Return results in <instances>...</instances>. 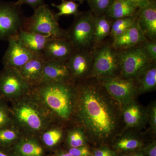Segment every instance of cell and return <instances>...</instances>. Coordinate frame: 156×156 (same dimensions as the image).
Wrapping results in <instances>:
<instances>
[{
    "label": "cell",
    "instance_id": "cell-1",
    "mask_svg": "<svg viewBox=\"0 0 156 156\" xmlns=\"http://www.w3.org/2000/svg\"><path fill=\"white\" fill-rule=\"evenodd\" d=\"M96 81L95 83L83 82L76 86L80 97L78 112L89 133L98 138H106L116 128V116Z\"/></svg>",
    "mask_w": 156,
    "mask_h": 156
},
{
    "label": "cell",
    "instance_id": "cell-2",
    "mask_svg": "<svg viewBox=\"0 0 156 156\" xmlns=\"http://www.w3.org/2000/svg\"><path fill=\"white\" fill-rule=\"evenodd\" d=\"M34 90L47 109L63 119H69L72 111V97L75 91L73 83H41L35 86Z\"/></svg>",
    "mask_w": 156,
    "mask_h": 156
},
{
    "label": "cell",
    "instance_id": "cell-3",
    "mask_svg": "<svg viewBox=\"0 0 156 156\" xmlns=\"http://www.w3.org/2000/svg\"><path fill=\"white\" fill-rule=\"evenodd\" d=\"M30 17H26L22 29L26 31L44 35L52 38H66V30L60 27L55 13L48 5L35 9Z\"/></svg>",
    "mask_w": 156,
    "mask_h": 156
},
{
    "label": "cell",
    "instance_id": "cell-4",
    "mask_svg": "<svg viewBox=\"0 0 156 156\" xmlns=\"http://www.w3.org/2000/svg\"><path fill=\"white\" fill-rule=\"evenodd\" d=\"M92 51L94 59L89 78L119 77V50L113 47L111 39H107Z\"/></svg>",
    "mask_w": 156,
    "mask_h": 156
},
{
    "label": "cell",
    "instance_id": "cell-5",
    "mask_svg": "<svg viewBox=\"0 0 156 156\" xmlns=\"http://www.w3.org/2000/svg\"><path fill=\"white\" fill-rule=\"evenodd\" d=\"M95 16L90 10L80 11L66 30V38L76 50H91L93 47Z\"/></svg>",
    "mask_w": 156,
    "mask_h": 156
},
{
    "label": "cell",
    "instance_id": "cell-6",
    "mask_svg": "<svg viewBox=\"0 0 156 156\" xmlns=\"http://www.w3.org/2000/svg\"><path fill=\"white\" fill-rule=\"evenodd\" d=\"M44 110L38 104L29 99L20 101L14 108L13 112L18 122L30 131H41L48 123Z\"/></svg>",
    "mask_w": 156,
    "mask_h": 156
},
{
    "label": "cell",
    "instance_id": "cell-7",
    "mask_svg": "<svg viewBox=\"0 0 156 156\" xmlns=\"http://www.w3.org/2000/svg\"><path fill=\"white\" fill-rule=\"evenodd\" d=\"M25 18L16 2L0 4V39L9 41L17 37Z\"/></svg>",
    "mask_w": 156,
    "mask_h": 156
},
{
    "label": "cell",
    "instance_id": "cell-8",
    "mask_svg": "<svg viewBox=\"0 0 156 156\" xmlns=\"http://www.w3.org/2000/svg\"><path fill=\"white\" fill-rule=\"evenodd\" d=\"M119 77L134 79L143 69L153 62L147 58L139 45L119 50Z\"/></svg>",
    "mask_w": 156,
    "mask_h": 156
},
{
    "label": "cell",
    "instance_id": "cell-9",
    "mask_svg": "<svg viewBox=\"0 0 156 156\" xmlns=\"http://www.w3.org/2000/svg\"><path fill=\"white\" fill-rule=\"evenodd\" d=\"M96 79L104 90L120 104L125 106L132 102L137 93V89L133 79L108 77Z\"/></svg>",
    "mask_w": 156,
    "mask_h": 156
},
{
    "label": "cell",
    "instance_id": "cell-10",
    "mask_svg": "<svg viewBox=\"0 0 156 156\" xmlns=\"http://www.w3.org/2000/svg\"><path fill=\"white\" fill-rule=\"evenodd\" d=\"M19 70L5 67L0 73V99H13L22 96L32 88Z\"/></svg>",
    "mask_w": 156,
    "mask_h": 156
},
{
    "label": "cell",
    "instance_id": "cell-11",
    "mask_svg": "<svg viewBox=\"0 0 156 156\" xmlns=\"http://www.w3.org/2000/svg\"><path fill=\"white\" fill-rule=\"evenodd\" d=\"M93 59L92 50H75L67 61L73 83L75 80L89 78L92 71Z\"/></svg>",
    "mask_w": 156,
    "mask_h": 156
},
{
    "label": "cell",
    "instance_id": "cell-12",
    "mask_svg": "<svg viewBox=\"0 0 156 156\" xmlns=\"http://www.w3.org/2000/svg\"><path fill=\"white\" fill-rule=\"evenodd\" d=\"M8 41L9 47L3 58L5 67L19 69L32 58L39 56L26 48L17 37Z\"/></svg>",
    "mask_w": 156,
    "mask_h": 156
},
{
    "label": "cell",
    "instance_id": "cell-13",
    "mask_svg": "<svg viewBox=\"0 0 156 156\" xmlns=\"http://www.w3.org/2000/svg\"><path fill=\"white\" fill-rule=\"evenodd\" d=\"M73 83L67 61H46L40 83Z\"/></svg>",
    "mask_w": 156,
    "mask_h": 156
},
{
    "label": "cell",
    "instance_id": "cell-14",
    "mask_svg": "<svg viewBox=\"0 0 156 156\" xmlns=\"http://www.w3.org/2000/svg\"><path fill=\"white\" fill-rule=\"evenodd\" d=\"M136 18L146 38L156 41V1L139 8Z\"/></svg>",
    "mask_w": 156,
    "mask_h": 156
},
{
    "label": "cell",
    "instance_id": "cell-15",
    "mask_svg": "<svg viewBox=\"0 0 156 156\" xmlns=\"http://www.w3.org/2000/svg\"><path fill=\"white\" fill-rule=\"evenodd\" d=\"M75 51L66 38H51L45 48L43 56L45 60L67 61Z\"/></svg>",
    "mask_w": 156,
    "mask_h": 156
},
{
    "label": "cell",
    "instance_id": "cell-16",
    "mask_svg": "<svg viewBox=\"0 0 156 156\" xmlns=\"http://www.w3.org/2000/svg\"><path fill=\"white\" fill-rule=\"evenodd\" d=\"M147 40L139 27L136 18L131 27L122 34L112 41V44L117 50H124L139 45Z\"/></svg>",
    "mask_w": 156,
    "mask_h": 156
},
{
    "label": "cell",
    "instance_id": "cell-17",
    "mask_svg": "<svg viewBox=\"0 0 156 156\" xmlns=\"http://www.w3.org/2000/svg\"><path fill=\"white\" fill-rule=\"evenodd\" d=\"M46 62L43 56H37L18 69L23 79L32 87L40 83Z\"/></svg>",
    "mask_w": 156,
    "mask_h": 156
},
{
    "label": "cell",
    "instance_id": "cell-18",
    "mask_svg": "<svg viewBox=\"0 0 156 156\" xmlns=\"http://www.w3.org/2000/svg\"><path fill=\"white\" fill-rule=\"evenodd\" d=\"M17 37L26 48L35 54L41 56H43L46 45L52 38L44 35L26 31L22 29L20 31Z\"/></svg>",
    "mask_w": 156,
    "mask_h": 156
},
{
    "label": "cell",
    "instance_id": "cell-19",
    "mask_svg": "<svg viewBox=\"0 0 156 156\" xmlns=\"http://www.w3.org/2000/svg\"><path fill=\"white\" fill-rule=\"evenodd\" d=\"M137 92L151 91L156 87V62L148 65L134 79Z\"/></svg>",
    "mask_w": 156,
    "mask_h": 156
},
{
    "label": "cell",
    "instance_id": "cell-20",
    "mask_svg": "<svg viewBox=\"0 0 156 156\" xmlns=\"http://www.w3.org/2000/svg\"><path fill=\"white\" fill-rule=\"evenodd\" d=\"M138 9L126 0H114L105 15L112 21L124 17H136Z\"/></svg>",
    "mask_w": 156,
    "mask_h": 156
},
{
    "label": "cell",
    "instance_id": "cell-21",
    "mask_svg": "<svg viewBox=\"0 0 156 156\" xmlns=\"http://www.w3.org/2000/svg\"><path fill=\"white\" fill-rule=\"evenodd\" d=\"M112 22V21L107 19L105 15L95 17L93 49L109 37Z\"/></svg>",
    "mask_w": 156,
    "mask_h": 156
},
{
    "label": "cell",
    "instance_id": "cell-22",
    "mask_svg": "<svg viewBox=\"0 0 156 156\" xmlns=\"http://www.w3.org/2000/svg\"><path fill=\"white\" fill-rule=\"evenodd\" d=\"M17 150L21 156H42L43 149L34 140L24 139L17 144Z\"/></svg>",
    "mask_w": 156,
    "mask_h": 156
},
{
    "label": "cell",
    "instance_id": "cell-23",
    "mask_svg": "<svg viewBox=\"0 0 156 156\" xmlns=\"http://www.w3.org/2000/svg\"><path fill=\"white\" fill-rule=\"evenodd\" d=\"M136 17H124L114 20L112 22L109 39L113 41L130 28L134 23Z\"/></svg>",
    "mask_w": 156,
    "mask_h": 156
},
{
    "label": "cell",
    "instance_id": "cell-24",
    "mask_svg": "<svg viewBox=\"0 0 156 156\" xmlns=\"http://www.w3.org/2000/svg\"><path fill=\"white\" fill-rule=\"evenodd\" d=\"M125 106L123 116L126 125L129 127L137 126L142 119V114L140 108L136 104L132 102Z\"/></svg>",
    "mask_w": 156,
    "mask_h": 156
},
{
    "label": "cell",
    "instance_id": "cell-25",
    "mask_svg": "<svg viewBox=\"0 0 156 156\" xmlns=\"http://www.w3.org/2000/svg\"><path fill=\"white\" fill-rule=\"evenodd\" d=\"M51 5L58 9V13H55L58 19L62 16L73 15L75 16L80 12L79 10L80 5L71 0H62L61 3L59 5H56L54 3Z\"/></svg>",
    "mask_w": 156,
    "mask_h": 156
},
{
    "label": "cell",
    "instance_id": "cell-26",
    "mask_svg": "<svg viewBox=\"0 0 156 156\" xmlns=\"http://www.w3.org/2000/svg\"><path fill=\"white\" fill-rule=\"evenodd\" d=\"M90 11L96 17L105 15L114 0H86Z\"/></svg>",
    "mask_w": 156,
    "mask_h": 156
},
{
    "label": "cell",
    "instance_id": "cell-27",
    "mask_svg": "<svg viewBox=\"0 0 156 156\" xmlns=\"http://www.w3.org/2000/svg\"><path fill=\"white\" fill-rule=\"evenodd\" d=\"M18 136V132L14 128L7 127L0 129V145L5 146L14 142Z\"/></svg>",
    "mask_w": 156,
    "mask_h": 156
},
{
    "label": "cell",
    "instance_id": "cell-28",
    "mask_svg": "<svg viewBox=\"0 0 156 156\" xmlns=\"http://www.w3.org/2000/svg\"><path fill=\"white\" fill-rule=\"evenodd\" d=\"M62 132L58 129H53L46 131L42 136V139L46 145L48 147H53L61 140Z\"/></svg>",
    "mask_w": 156,
    "mask_h": 156
},
{
    "label": "cell",
    "instance_id": "cell-29",
    "mask_svg": "<svg viewBox=\"0 0 156 156\" xmlns=\"http://www.w3.org/2000/svg\"><path fill=\"white\" fill-rule=\"evenodd\" d=\"M144 53L153 62H156V41L147 40L139 44Z\"/></svg>",
    "mask_w": 156,
    "mask_h": 156
},
{
    "label": "cell",
    "instance_id": "cell-30",
    "mask_svg": "<svg viewBox=\"0 0 156 156\" xmlns=\"http://www.w3.org/2000/svg\"><path fill=\"white\" fill-rule=\"evenodd\" d=\"M11 122L9 108L0 99V129L9 127Z\"/></svg>",
    "mask_w": 156,
    "mask_h": 156
},
{
    "label": "cell",
    "instance_id": "cell-31",
    "mask_svg": "<svg viewBox=\"0 0 156 156\" xmlns=\"http://www.w3.org/2000/svg\"><path fill=\"white\" fill-rule=\"evenodd\" d=\"M68 140L72 147H79L84 145V135L80 130H75L70 132Z\"/></svg>",
    "mask_w": 156,
    "mask_h": 156
},
{
    "label": "cell",
    "instance_id": "cell-32",
    "mask_svg": "<svg viewBox=\"0 0 156 156\" xmlns=\"http://www.w3.org/2000/svg\"><path fill=\"white\" fill-rule=\"evenodd\" d=\"M140 145V142L138 140L131 138H123L117 144V147L123 150L134 149Z\"/></svg>",
    "mask_w": 156,
    "mask_h": 156
},
{
    "label": "cell",
    "instance_id": "cell-33",
    "mask_svg": "<svg viewBox=\"0 0 156 156\" xmlns=\"http://www.w3.org/2000/svg\"><path fill=\"white\" fill-rule=\"evenodd\" d=\"M16 3L21 6L23 5H28L34 10L45 4L44 0H17Z\"/></svg>",
    "mask_w": 156,
    "mask_h": 156
},
{
    "label": "cell",
    "instance_id": "cell-34",
    "mask_svg": "<svg viewBox=\"0 0 156 156\" xmlns=\"http://www.w3.org/2000/svg\"><path fill=\"white\" fill-rule=\"evenodd\" d=\"M69 153L73 156H86L90 154L89 149L86 147H72L70 149Z\"/></svg>",
    "mask_w": 156,
    "mask_h": 156
},
{
    "label": "cell",
    "instance_id": "cell-35",
    "mask_svg": "<svg viewBox=\"0 0 156 156\" xmlns=\"http://www.w3.org/2000/svg\"><path fill=\"white\" fill-rule=\"evenodd\" d=\"M126 1L140 8L144 7L156 0H126Z\"/></svg>",
    "mask_w": 156,
    "mask_h": 156
},
{
    "label": "cell",
    "instance_id": "cell-36",
    "mask_svg": "<svg viewBox=\"0 0 156 156\" xmlns=\"http://www.w3.org/2000/svg\"><path fill=\"white\" fill-rule=\"evenodd\" d=\"M150 113L151 126L154 130L156 128V108L155 105L152 107Z\"/></svg>",
    "mask_w": 156,
    "mask_h": 156
},
{
    "label": "cell",
    "instance_id": "cell-37",
    "mask_svg": "<svg viewBox=\"0 0 156 156\" xmlns=\"http://www.w3.org/2000/svg\"><path fill=\"white\" fill-rule=\"evenodd\" d=\"M113 154L112 152L108 149L98 150L94 152V156H105Z\"/></svg>",
    "mask_w": 156,
    "mask_h": 156
},
{
    "label": "cell",
    "instance_id": "cell-38",
    "mask_svg": "<svg viewBox=\"0 0 156 156\" xmlns=\"http://www.w3.org/2000/svg\"><path fill=\"white\" fill-rule=\"evenodd\" d=\"M149 156H156V146L155 143L150 148L148 151Z\"/></svg>",
    "mask_w": 156,
    "mask_h": 156
},
{
    "label": "cell",
    "instance_id": "cell-39",
    "mask_svg": "<svg viewBox=\"0 0 156 156\" xmlns=\"http://www.w3.org/2000/svg\"><path fill=\"white\" fill-rule=\"evenodd\" d=\"M0 156H9V155L7 154L5 152L2 150L0 149Z\"/></svg>",
    "mask_w": 156,
    "mask_h": 156
},
{
    "label": "cell",
    "instance_id": "cell-40",
    "mask_svg": "<svg viewBox=\"0 0 156 156\" xmlns=\"http://www.w3.org/2000/svg\"><path fill=\"white\" fill-rule=\"evenodd\" d=\"M59 156H73L71 154H70L69 153H63L61 154Z\"/></svg>",
    "mask_w": 156,
    "mask_h": 156
},
{
    "label": "cell",
    "instance_id": "cell-41",
    "mask_svg": "<svg viewBox=\"0 0 156 156\" xmlns=\"http://www.w3.org/2000/svg\"><path fill=\"white\" fill-rule=\"evenodd\" d=\"M71 1H74V2H78L80 4H83L84 2L86 1V0H71Z\"/></svg>",
    "mask_w": 156,
    "mask_h": 156
},
{
    "label": "cell",
    "instance_id": "cell-42",
    "mask_svg": "<svg viewBox=\"0 0 156 156\" xmlns=\"http://www.w3.org/2000/svg\"><path fill=\"white\" fill-rule=\"evenodd\" d=\"M105 156H113V155H110Z\"/></svg>",
    "mask_w": 156,
    "mask_h": 156
},
{
    "label": "cell",
    "instance_id": "cell-43",
    "mask_svg": "<svg viewBox=\"0 0 156 156\" xmlns=\"http://www.w3.org/2000/svg\"><path fill=\"white\" fill-rule=\"evenodd\" d=\"M142 156L141 155H135V156Z\"/></svg>",
    "mask_w": 156,
    "mask_h": 156
},
{
    "label": "cell",
    "instance_id": "cell-44",
    "mask_svg": "<svg viewBox=\"0 0 156 156\" xmlns=\"http://www.w3.org/2000/svg\"></svg>",
    "mask_w": 156,
    "mask_h": 156
}]
</instances>
